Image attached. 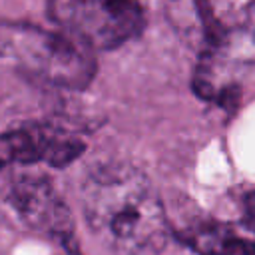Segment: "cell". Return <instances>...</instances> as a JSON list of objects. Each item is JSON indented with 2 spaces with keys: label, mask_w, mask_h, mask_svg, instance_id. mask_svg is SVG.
Returning a JSON list of instances; mask_svg holds the SVG:
<instances>
[{
  "label": "cell",
  "mask_w": 255,
  "mask_h": 255,
  "mask_svg": "<svg viewBox=\"0 0 255 255\" xmlns=\"http://www.w3.org/2000/svg\"><path fill=\"white\" fill-rule=\"evenodd\" d=\"M88 229L112 255L157 253L169 231L163 203L137 167L124 161L94 165L82 181Z\"/></svg>",
  "instance_id": "obj_1"
},
{
  "label": "cell",
  "mask_w": 255,
  "mask_h": 255,
  "mask_svg": "<svg viewBox=\"0 0 255 255\" xmlns=\"http://www.w3.org/2000/svg\"><path fill=\"white\" fill-rule=\"evenodd\" d=\"M0 54L14 58L26 74L66 90H84L98 70L90 48L30 24L0 26Z\"/></svg>",
  "instance_id": "obj_2"
},
{
  "label": "cell",
  "mask_w": 255,
  "mask_h": 255,
  "mask_svg": "<svg viewBox=\"0 0 255 255\" xmlns=\"http://www.w3.org/2000/svg\"><path fill=\"white\" fill-rule=\"evenodd\" d=\"M46 6L50 20L92 52L120 48L145 26L137 0H48Z\"/></svg>",
  "instance_id": "obj_3"
},
{
  "label": "cell",
  "mask_w": 255,
  "mask_h": 255,
  "mask_svg": "<svg viewBox=\"0 0 255 255\" xmlns=\"http://www.w3.org/2000/svg\"><path fill=\"white\" fill-rule=\"evenodd\" d=\"M6 203L26 227L58 239L66 247L72 245L74 217L48 177L20 173L8 187Z\"/></svg>",
  "instance_id": "obj_4"
},
{
  "label": "cell",
  "mask_w": 255,
  "mask_h": 255,
  "mask_svg": "<svg viewBox=\"0 0 255 255\" xmlns=\"http://www.w3.org/2000/svg\"><path fill=\"white\" fill-rule=\"evenodd\" d=\"M82 151L84 141L78 135L52 124H24L0 133V169L38 161L64 167Z\"/></svg>",
  "instance_id": "obj_5"
},
{
  "label": "cell",
  "mask_w": 255,
  "mask_h": 255,
  "mask_svg": "<svg viewBox=\"0 0 255 255\" xmlns=\"http://www.w3.org/2000/svg\"><path fill=\"white\" fill-rule=\"evenodd\" d=\"M173 233L195 255H255V227L247 221L191 219Z\"/></svg>",
  "instance_id": "obj_6"
},
{
  "label": "cell",
  "mask_w": 255,
  "mask_h": 255,
  "mask_svg": "<svg viewBox=\"0 0 255 255\" xmlns=\"http://www.w3.org/2000/svg\"><path fill=\"white\" fill-rule=\"evenodd\" d=\"M245 221L255 227V191L245 195Z\"/></svg>",
  "instance_id": "obj_7"
}]
</instances>
